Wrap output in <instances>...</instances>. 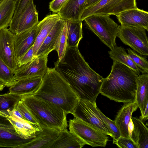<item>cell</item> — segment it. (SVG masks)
Returning a JSON list of instances; mask_svg holds the SVG:
<instances>
[{
    "instance_id": "cell-1",
    "label": "cell",
    "mask_w": 148,
    "mask_h": 148,
    "mask_svg": "<svg viewBox=\"0 0 148 148\" xmlns=\"http://www.w3.org/2000/svg\"><path fill=\"white\" fill-rule=\"evenodd\" d=\"M54 65L55 70L69 84L79 99L96 103L104 78L89 66L78 47L67 46L64 57Z\"/></svg>"
},
{
    "instance_id": "cell-2",
    "label": "cell",
    "mask_w": 148,
    "mask_h": 148,
    "mask_svg": "<svg viewBox=\"0 0 148 148\" xmlns=\"http://www.w3.org/2000/svg\"><path fill=\"white\" fill-rule=\"evenodd\" d=\"M138 75L128 66L113 61L110 74L103 78L100 93L118 102L135 101Z\"/></svg>"
},
{
    "instance_id": "cell-3",
    "label": "cell",
    "mask_w": 148,
    "mask_h": 148,
    "mask_svg": "<svg viewBox=\"0 0 148 148\" xmlns=\"http://www.w3.org/2000/svg\"><path fill=\"white\" fill-rule=\"evenodd\" d=\"M48 101L71 114L79 99L69 84L55 70L48 68L39 88L33 95Z\"/></svg>"
},
{
    "instance_id": "cell-4",
    "label": "cell",
    "mask_w": 148,
    "mask_h": 148,
    "mask_svg": "<svg viewBox=\"0 0 148 148\" xmlns=\"http://www.w3.org/2000/svg\"><path fill=\"white\" fill-rule=\"evenodd\" d=\"M21 100L41 127L54 128L60 131L67 129L68 126L67 114L60 107L33 95L23 97Z\"/></svg>"
},
{
    "instance_id": "cell-5",
    "label": "cell",
    "mask_w": 148,
    "mask_h": 148,
    "mask_svg": "<svg viewBox=\"0 0 148 148\" xmlns=\"http://www.w3.org/2000/svg\"><path fill=\"white\" fill-rule=\"evenodd\" d=\"M110 16L92 15L84 20L88 28L111 50L116 45V39L119 25Z\"/></svg>"
},
{
    "instance_id": "cell-6",
    "label": "cell",
    "mask_w": 148,
    "mask_h": 148,
    "mask_svg": "<svg viewBox=\"0 0 148 148\" xmlns=\"http://www.w3.org/2000/svg\"><path fill=\"white\" fill-rule=\"evenodd\" d=\"M69 132L85 145L105 147L109 140L107 135L75 117L69 119Z\"/></svg>"
},
{
    "instance_id": "cell-7",
    "label": "cell",
    "mask_w": 148,
    "mask_h": 148,
    "mask_svg": "<svg viewBox=\"0 0 148 148\" xmlns=\"http://www.w3.org/2000/svg\"><path fill=\"white\" fill-rule=\"evenodd\" d=\"M96 103L79 99L71 114L79 119L112 137L110 129L101 116Z\"/></svg>"
},
{
    "instance_id": "cell-8",
    "label": "cell",
    "mask_w": 148,
    "mask_h": 148,
    "mask_svg": "<svg viewBox=\"0 0 148 148\" xmlns=\"http://www.w3.org/2000/svg\"><path fill=\"white\" fill-rule=\"evenodd\" d=\"M136 0H101L84 10L80 20L95 14L116 15L125 10L137 8Z\"/></svg>"
},
{
    "instance_id": "cell-9",
    "label": "cell",
    "mask_w": 148,
    "mask_h": 148,
    "mask_svg": "<svg viewBox=\"0 0 148 148\" xmlns=\"http://www.w3.org/2000/svg\"><path fill=\"white\" fill-rule=\"evenodd\" d=\"M146 29L143 28L119 25L117 37L140 54L148 55V40Z\"/></svg>"
},
{
    "instance_id": "cell-10",
    "label": "cell",
    "mask_w": 148,
    "mask_h": 148,
    "mask_svg": "<svg viewBox=\"0 0 148 148\" xmlns=\"http://www.w3.org/2000/svg\"><path fill=\"white\" fill-rule=\"evenodd\" d=\"M48 56L46 55L37 57L18 67L14 71V83L22 78L38 76L43 77L48 68Z\"/></svg>"
},
{
    "instance_id": "cell-11",
    "label": "cell",
    "mask_w": 148,
    "mask_h": 148,
    "mask_svg": "<svg viewBox=\"0 0 148 148\" xmlns=\"http://www.w3.org/2000/svg\"><path fill=\"white\" fill-rule=\"evenodd\" d=\"M30 139L23 138L8 118L0 114V147L18 148Z\"/></svg>"
},
{
    "instance_id": "cell-12",
    "label": "cell",
    "mask_w": 148,
    "mask_h": 148,
    "mask_svg": "<svg viewBox=\"0 0 148 148\" xmlns=\"http://www.w3.org/2000/svg\"><path fill=\"white\" fill-rule=\"evenodd\" d=\"M14 34L7 28L0 30V58L14 72L17 68L14 40Z\"/></svg>"
},
{
    "instance_id": "cell-13",
    "label": "cell",
    "mask_w": 148,
    "mask_h": 148,
    "mask_svg": "<svg viewBox=\"0 0 148 148\" xmlns=\"http://www.w3.org/2000/svg\"><path fill=\"white\" fill-rule=\"evenodd\" d=\"M121 25L143 28L148 31V12L137 8L124 11L116 15Z\"/></svg>"
},
{
    "instance_id": "cell-14",
    "label": "cell",
    "mask_w": 148,
    "mask_h": 148,
    "mask_svg": "<svg viewBox=\"0 0 148 148\" xmlns=\"http://www.w3.org/2000/svg\"><path fill=\"white\" fill-rule=\"evenodd\" d=\"M39 28L38 23L32 28L19 34H14V46L17 64L20 58L33 45Z\"/></svg>"
},
{
    "instance_id": "cell-15",
    "label": "cell",
    "mask_w": 148,
    "mask_h": 148,
    "mask_svg": "<svg viewBox=\"0 0 148 148\" xmlns=\"http://www.w3.org/2000/svg\"><path fill=\"white\" fill-rule=\"evenodd\" d=\"M41 128L42 131L36 132L34 137L20 146L18 148H48L60 132V130L56 129L45 127Z\"/></svg>"
},
{
    "instance_id": "cell-16",
    "label": "cell",
    "mask_w": 148,
    "mask_h": 148,
    "mask_svg": "<svg viewBox=\"0 0 148 148\" xmlns=\"http://www.w3.org/2000/svg\"><path fill=\"white\" fill-rule=\"evenodd\" d=\"M43 77L35 76L19 79L9 88L10 92L19 95L22 97L33 95L40 86Z\"/></svg>"
},
{
    "instance_id": "cell-17",
    "label": "cell",
    "mask_w": 148,
    "mask_h": 148,
    "mask_svg": "<svg viewBox=\"0 0 148 148\" xmlns=\"http://www.w3.org/2000/svg\"><path fill=\"white\" fill-rule=\"evenodd\" d=\"M138 108V105L135 101L124 103L119 110L114 121L119 130L121 136L130 137L128 125L132 113Z\"/></svg>"
},
{
    "instance_id": "cell-18",
    "label": "cell",
    "mask_w": 148,
    "mask_h": 148,
    "mask_svg": "<svg viewBox=\"0 0 148 148\" xmlns=\"http://www.w3.org/2000/svg\"><path fill=\"white\" fill-rule=\"evenodd\" d=\"M38 13L34 0H31L21 16L14 34H19L37 24Z\"/></svg>"
},
{
    "instance_id": "cell-19",
    "label": "cell",
    "mask_w": 148,
    "mask_h": 148,
    "mask_svg": "<svg viewBox=\"0 0 148 148\" xmlns=\"http://www.w3.org/2000/svg\"><path fill=\"white\" fill-rule=\"evenodd\" d=\"M61 18L58 13L47 15L39 21V30L33 45L34 55L36 54L40 47L56 22Z\"/></svg>"
},
{
    "instance_id": "cell-20",
    "label": "cell",
    "mask_w": 148,
    "mask_h": 148,
    "mask_svg": "<svg viewBox=\"0 0 148 148\" xmlns=\"http://www.w3.org/2000/svg\"><path fill=\"white\" fill-rule=\"evenodd\" d=\"M87 0H68L57 13L66 21H79Z\"/></svg>"
},
{
    "instance_id": "cell-21",
    "label": "cell",
    "mask_w": 148,
    "mask_h": 148,
    "mask_svg": "<svg viewBox=\"0 0 148 148\" xmlns=\"http://www.w3.org/2000/svg\"><path fill=\"white\" fill-rule=\"evenodd\" d=\"M65 23L62 18L59 20L45 38L40 47L36 54V57L46 55L54 50L56 40L62 32Z\"/></svg>"
},
{
    "instance_id": "cell-22",
    "label": "cell",
    "mask_w": 148,
    "mask_h": 148,
    "mask_svg": "<svg viewBox=\"0 0 148 148\" xmlns=\"http://www.w3.org/2000/svg\"><path fill=\"white\" fill-rule=\"evenodd\" d=\"M133 127L130 138L138 148H148V129L137 117H131Z\"/></svg>"
},
{
    "instance_id": "cell-23",
    "label": "cell",
    "mask_w": 148,
    "mask_h": 148,
    "mask_svg": "<svg viewBox=\"0 0 148 148\" xmlns=\"http://www.w3.org/2000/svg\"><path fill=\"white\" fill-rule=\"evenodd\" d=\"M137 88L136 101L142 115L148 104V74L143 73L139 75L137 80Z\"/></svg>"
},
{
    "instance_id": "cell-24",
    "label": "cell",
    "mask_w": 148,
    "mask_h": 148,
    "mask_svg": "<svg viewBox=\"0 0 148 148\" xmlns=\"http://www.w3.org/2000/svg\"><path fill=\"white\" fill-rule=\"evenodd\" d=\"M85 145L67 129L60 131L57 138L48 148H81Z\"/></svg>"
},
{
    "instance_id": "cell-25",
    "label": "cell",
    "mask_w": 148,
    "mask_h": 148,
    "mask_svg": "<svg viewBox=\"0 0 148 148\" xmlns=\"http://www.w3.org/2000/svg\"><path fill=\"white\" fill-rule=\"evenodd\" d=\"M7 118L12 124L16 132L24 139L32 138L35 137L36 132L40 131L24 119L13 116Z\"/></svg>"
},
{
    "instance_id": "cell-26",
    "label": "cell",
    "mask_w": 148,
    "mask_h": 148,
    "mask_svg": "<svg viewBox=\"0 0 148 148\" xmlns=\"http://www.w3.org/2000/svg\"><path fill=\"white\" fill-rule=\"evenodd\" d=\"M18 0H3L0 4V30L9 27Z\"/></svg>"
},
{
    "instance_id": "cell-27",
    "label": "cell",
    "mask_w": 148,
    "mask_h": 148,
    "mask_svg": "<svg viewBox=\"0 0 148 148\" xmlns=\"http://www.w3.org/2000/svg\"><path fill=\"white\" fill-rule=\"evenodd\" d=\"M22 98L19 95L10 92L0 94V114L10 117Z\"/></svg>"
},
{
    "instance_id": "cell-28",
    "label": "cell",
    "mask_w": 148,
    "mask_h": 148,
    "mask_svg": "<svg viewBox=\"0 0 148 148\" xmlns=\"http://www.w3.org/2000/svg\"><path fill=\"white\" fill-rule=\"evenodd\" d=\"M109 57L113 61L123 64L134 71L138 75L140 72L139 68L129 56L124 48L115 45L108 51Z\"/></svg>"
},
{
    "instance_id": "cell-29",
    "label": "cell",
    "mask_w": 148,
    "mask_h": 148,
    "mask_svg": "<svg viewBox=\"0 0 148 148\" xmlns=\"http://www.w3.org/2000/svg\"><path fill=\"white\" fill-rule=\"evenodd\" d=\"M67 24V47L78 46L83 38L82 21H66Z\"/></svg>"
},
{
    "instance_id": "cell-30",
    "label": "cell",
    "mask_w": 148,
    "mask_h": 148,
    "mask_svg": "<svg viewBox=\"0 0 148 148\" xmlns=\"http://www.w3.org/2000/svg\"><path fill=\"white\" fill-rule=\"evenodd\" d=\"M67 42V21L60 34L57 38L54 46V50L58 53L59 61L64 57L66 50Z\"/></svg>"
},
{
    "instance_id": "cell-31",
    "label": "cell",
    "mask_w": 148,
    "mask_h": 148,
    "mask_svg": "<svg viewBox=\"0 0 148 148\" xmlns=\"http://www.w3.org/2000/svg\"><path fill=\"white\" fill-rule=\"evenodd\" d=\"M30 0H18L13 17L8 29L13 34H15L16 27L21 16Z\"/></svg>"
},
{
    "instance_id": "cell-32",
    "label": "cell",
    "mask_w": 148,
    "mask_h": 148,
    "mask_svg": "<svg viewBox=\"0 0 148 148\" xmlns=\"http://www.w3.org/2000/svg\"><path fill=\"white\" fill-rule=\"evenodd\" d=\"M14 72L0 58V79L5 86L10 87L14 83Z\"/></svg>"
},
{
    "instance_id": "cell-33",
    "label": "cell",
    "mask_w": 148,
    "mask_h": 148,
    "mask_svg": "<svg viewBox=\"0 0 148 148\" xmlns=\"http://www.w3.org/2000/svg\"><path fill=\"white\" fill-rule=\"evenodd\" d=\"M128 55L142 73H148V62L146 58L130 48L127 49Z\"/></svg>"
},
{
    "instance_id": "cell-34",
    "label": "cell",
    "mask_w": 148,
    "mask_h": 148,
    "mask_svg": "<svg viewBox=\"0 0 148 148\" xmlns=\"http://www.w3.org/2000/svg\"><path fill=\"white\" fill-rule=\"evenodd\" d=\"M16 108L20 112L23 118L40 131L42 129L37 121L21 100L17 104Z\"/></svg>"
},
{
    "instance_id": "cell-35",
    "label": "cell",
    "mask_w": 148,
    "mask_h": 148,
    "mask_svg": "<svg viewBox=\"0 0 148 148\" xmlns=\"http://www.w3.org/2000/svg\"><path fill=\"white\" fill-rule=\"evenodd\" d=\"M98 110L101 116L110 130L113 136V143L115 144L121 136L119 130L114 121L111 120L104 115L99 109Z\"/></svg>"
},
{
    "instance_id": "cell-36",
    "label": "cell",
    "mask_w": 148,
    "mask_h": 148,
    "mask_svg": "<svg viewBox=\"0 0 148 148\" xmlns=\"http://www.w3.org/2000/svg\"><path fill=\"white\" fill-rule=\"evenodd\" d=\"M121 148H138V147L130 138L120 136L115 144Z\"/></svg>"
},
{
    "instance_id": "cell-37",
    "label": "cell",
    "mask_w": 148,
    "mask_h": 148,
    "mask_svg": "<svg viewBox=\"0 0 148 148\" xmlns=\"http://www.w3.org/2000/svg\"><path fill=\"white\" fill-rule=\"evenodd\" d=\"M36 57L34 55L33 46L20 58L18 63L17 68L31 61Z\"/></svg>"
},
{
    "instance_id": "cell-38",
    "label": "cell",
    "mask_w": 148,
    "mask_h": 148,
    "mask_svg": "<svg viewBox=\"0 0 148 148\" xmlns=\"http://www.w3.org/2000/svg\"><path fill=\"white\" fill-rule=\"evenodd\" d=\"M68 0H52L49 3V9L53 12L58 13Z\"/></svg>"
},
{
    "instance_id": "cell-39",
    "label": "cell",
    "mask_w": 148,
    "mask_h": 148,
    "mask_svg": "<svg viewBox=\"0 0 148 148\" xmlns=\"http://www.w3.org/2000/svg\"><path fill=\"white\" fill-rule=\"evenodd\" d=\"M101 0H87L85 5L84 9L87 8L95 5Z\"/></svg>"
},
{
    "instance_id": "cell-40",
    "label": "cell",
    "mask_w": 148,
    "mask_h": 148,
    "mask_svg": "<svg viewBox=\"0 0 148 148\" xmlns=\"http://www.w3.org/2000/svg\"><path fill=\"white\" fill-rule=\"evenodd\" d=\"M148 118V104L147 105L145 111L142 115L140 117L139 119L143 122L145 121Z\"/></svg>"
},
{
    "instance_id": "cell-41",
    "label": "cell",
    "mask_w": 148,
    "mask_h": 148,
    "mask_svg": "<svg viewBox=\"0 0 148 148\" xmlns=\"http://www.w3.org/2000/svg\"><path fill=\"white\" fill-rule=\"evenodd\" d=\"M10 116H14L20 119H24L20 112L16 108L13 110Z\"/></svg>"
},
{
    "instance_id": "cell-42",
    "label": "cell",
    "mask_w": 148,
    "mask_h": 148,
    "mask_svg": "<svg viewBox=\"0 0 148 148\" xmlns=\"http://www.w3.org/2000/svg\"><path fill=\"white\" fill-rule=\"evenodd\" d=\"M5 86L4 82L0 79V91L2 90Z\"/></svg>"
},
{
    "instance_id": "cell-43",
    "label": "cell",
    "mask_w": 148,
    "mask_h": 148,
    "mask_svg": "<svg viewBox=\"0 0 148 148\" xmlns=\"http://www.w3.org/2000/svg\"><path fill=\"white\" fill-rule=\"evenodd\" d=\"M2 1H3V0H0V4L1 3V2Z\"/></svg>"
}]
</instances>
